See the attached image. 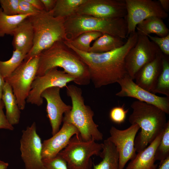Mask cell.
<instances>
[{"label": "cell", "instance_id": "1", "mask_svg": "<svg viewBox=\"0 0 169 169\" xmlns=\"http://www.w3.org/2000/svg\"><path fill=\"white\" fill-rule=\"evenodd\" d=\"M138 34H130L124 44L115 50L104 53H95L79 51L67 41L64 44L75 52L87 65L90 77L95 88L117 83L127 74L125 59L127 54L136 44Z\"/></svg>", "mask_w": 169, "mask_h": 169}, {"label": "cell", "instance_id": "2", "mask_svg": "<svg viewBox=\"0 0 169 169\" xmlns=\"http://www.w3.org/2000/svg\"><path fill=\"white\" fill-rule=\"evenodd\" d=\"M58 67L73 76L74 82L77 84L85 85L90 83L87 65L63 41L56 42L39 55L36 76H42L50 69Z\"/></svg>", "mask_w": 169, "mask_h": 169}, {"label": "cell", "instance_id": "3", "mask_svg": "<svg viewBox=\"0 0 169 169\" xmlns=\"http://www.w3.org/2000/svg\"><path fill=\"white\" fill-rule=\"evenodd\" d=\"M131 107L133 111L129 116V122L131 125L137 124L141 128L134 142L138 152L163 132L167 122L166 114L153 105L138 100L133 101Z\"/></svg>", "mask_w": 169, "mask_h": 169}, {"label": "cell", "instance_id": "4", "mask_svg": "<svg viewBox=\"0 0 169 169\" xmlns=\"http://www.w3.org/2000/svg\"><path fill=\"white\" fill-rule=\"evenodd\" d=\"M33 28V45L24 60L39 55L56 42L64 41L65 19L56 17L51 11L45 10L28 18Z\"/></svg>", "mask_w": 169, "mask_h": 169}, {"label": "cell", "instance_id": "5", "mask_svg": "<svg viewBox=\"0 0 169 169\" xmlns=\"http://www.w3.org/2000/svg\"><path fill=\"white\" fill-rule=\"evenodd\" d=\"M66 40L70 41L81 34L98 32L122 39L127 38V28L124 18L105 19L86 14L75 13L65 18Z\"/></svg>", "mask_w": 169, "mask_h": 169}, {"label": "cell", "instance_id": "6", "mask_svg": "<svg viewBox=\"0 0 169 169\" xmlns=\"http://www.w3.org/2000/svg\"><path fill=\"white\" fill-rule=\"evenodd\" d=\"M66 88L67 95L71 99L72 106L71 110L64 114L63 118L78 129L80 136L83 140H102L103 134L98 129V125L93 120L94 111L84 103L81 89L73 84Z\"/></svg>", "mask_w": 169, "mask_h": 169}, {"label": "cell", "instance_id": "7", "mask_svg": "<svg viewBox=\"0 0 169 169\" xmlns=\"http://www.w3.org/2000/svg\"><path fill=\"white\" fill-rule=\"evenodd\" d=\"M102 147L103 143L94 140L85 141L80 136L75 135L58 154L66 161L69 169H91V156H99Z\"/></svg>", "mask_w": 169, "mask_h": 169}, {"label": "cell", "instance_id": "8", "mask_svg": "<svg viewBox=\"0 0 169 169\" xmlns=\"http://www.w3.org/2000/svg\"><path fill=\"white\" fill-rule=\"evenodd\" d=\"M39 55L26 60L21 64L5 81L11 87L20 110L25 107L32 84L36 76Z\"/></svg>", "mask_w": 169, "mask_h": 169}, {"label": "cell", "instance_id": "9", "mask_svg": "<svg viewBox=\"0 0 169 169\" xmlns=\"http://www.w3.org/2000/svg\"><path fill=\"white\" fill-rule=\"evenodd\" d=\"M138 35L136 44L127 54L125 59L127 74L133 80L138 71L152 61L160 51L147 36Z\"/></svg>", "mask_w": 169, "mask_h": 169}, {"label": "cell", "instance_id": "10", "mask_svg": "<svg viewBox=\"0 0 169 169\" xmlns=\"http://www.w3.org/2000/svg\"><path fill=\"white\" fill-rule=\"evenodd\" d=\"M127 13L124 18L127 28V38L135 32L136 27L140 23L152 16L164 19L168 17V13L161 8L158 1L153 0H125Z\"/></svg>", "mask_w": 169, "mask_h": 169}, {"label": "cell", "instance_id": "11", "mask_svg": "<svg viewBox=\"0 0 169 169\" xmlns=\"http://www.w3.org/2000/svg\"><path fill=\"white\" fill-rule=\"evenodd\" d=\"M20 141L21 158L25 169H43L42 143L33 122L23 130Z\"/></svg>", "mask_w": 169, "mask_h": 169}, {"label": "cell", "instance_id": "12", "mask_svg": "<svg viewBox=\"0 0 169 169\" xmlns=\"http://www.w3.org/2000/svg\"><path fill=\"white\" fill-rule=\"evenodd\" d=\"M74 81L73 76L64 70H58V68H52L43 75L35 77L26 102L40 106L43 103V99L41 95L44 90L54 87L60 89L66 87L68 83Z\"/></svg>", "mask_w": 169, "mask_h": 169}, {"label": "cell", "instance_id": "13", "mask_svg": "<svg viewBox=\"0 0 169 169\" xmlns=\"http://www.w3.org/2000/svg\"><path fill=\"white\" fill-rule=\"evenodd\" d=\"M140 128L137 124H132L123 130L117 129L114 126L111 127L110 136L107 139L114 144L118 152L119 169H124L127 162L136 155L134 142Z\"/></svg>", "mask_w": 169, "mask_h": 169}, {"label": "cell", "instance_id": "14", "mask_svg": "<svg viewBox=\"0 0 169 169\" xmlns=\"http://www.w3.org/2000/svg\"><path fill=\"white\" fill-rule=\"evenodd\" d=\"M76 13L105 19L125 18L126 3L125 0H86Z\"/></svg>", "mask_w": 169, "mask_h": 169}, {"label": "cell", "instance_id": "15", "mask_svg": "<svg viewBox=\"0 0 169 169\" xmlns=\"http://www.w3.org/2000/svg\"><path fill=\"white\" fill-rule=\"evenodd\" d=\"M117 83L121 90L115 95L119 97H130L153 105L166 114H169V97L157 96L140 87L127 74Z\"/></svg>", "mask_w": 169, "mask_h": 169}, {"label": "cell", "instance_id": "16", "mask_svg": "<svg viewBox=\"0 0 169 169\" xmlns=\"http://www.w3.org/2000/svg\"><path fill=\"white\" fill-rule=\"evenodd\" d=\"M60 89L57 87H50L44 90L41 95V97L47 101L46 110L51 127L52 135L60 129L63 115L72 109L71 106L67 105L62 100Z\"/></svg>", "mask_w": 169, "mask_h": 169}, {"label": "cell", "instance_id": "17", "mask_svg": "<svg viewBox=\"0 0 169 169\" xmlns=\"http://www.w3.org/2000/svg\"><path fill=\"white\" fill-rule=\"evenodd\" d=\"M63 125L57 132L42 143V159L55 157L64 148L74 135L79 136L78 129L72 123L63 119Z\"/></svg>", "mask_w": 169, "mask_h": 169}, {"label": "cell", "instance_id": "18", "mask_svg": "<svg viewBox=\"0 0 169 169\" xmlns=\"http://www.w3.org/2000/svg\"><path fill=\"white\" fill-rule=\"evenodd\" d=\"M162 54L160 50L156 58L142 67L135 76L136 84L151 93L162 70Z\"/></svg>", "mask_w": 169, "mask_h": 169}, {"label": "cell", "instance_id": "19", "mask_svg": "<svg viewBox=\"0 0 169 169\" xmlns=\"http://www.w3.org/2000/svg\"><path fill=\"white\" fill-rule=\"evenodd\" d=\"M163 133L157 136L146 148L138 152L134 158L129 163L126 169L156 168L157 165L154 164L155 153Z\"/></svg>", "mask_w": 169, "mask_h": 169}, {"label": "cell", "instance_id": "20", "mask_svg": "<svg viewBox=\"0 0 169 169\" xmlns=\"http://www.w3.org/2000/svg\"><path fill=\"white\" fill-rule=\"evenodd\" d=\"M13 36L14 49L19 50L27 55L33 47L34 38L33 27L28 18L18 25Z\"/></svg>", "mask_w": 169, "mask_h": 169}, {"label": "cell", "instance_id": "21", "mask_svg": "<svg viewBox=\"0 0 169 169\" xmlns=\"http://www.w3.org/2000/svg\"><path fill=\"white\" fill-rule=\"evenodd\" d=\"M5 82L1 100L5 108L6 117L9 122L13 126L19 123L20 110L11 87L7 82Z\"/></svg>", "mask_w": 169, "mask_h": 169}, {"label": "cell", "instance_id": "22", "mask_svg": "<svg viewBox=\"0 0 169 169\" xmlns=\"http://www.w3.org/2000/svg\"><path fill=\"white\" fill-rule=\"evenodd\" d=\"M99 156L102 161L94 164L91 169H119L118 152L114 144L108 139L104 141Z\"/></svg>", "mask_w": 169, "mask_h": 169}, {"label": "cell", "instance_id": "23", "mask_svg": "<svg viewBox=\"0 0 169 169\" xmlns=\"http://www.w3.org/2000/svg\"><path fill=\"white\" fill-rule=\"evenodd\" d=\"M137 33L139 34L147 36L151 33L162 37L169 34V30L162 19L152 16L143 20L136 26Z\"/></svg>", "mask_w": 169, "mask_h": 169}, {"label": "cell", "instance_id": "24", "mask_svg": "<svg viewBox=\"0 0 169 169\" xmlns=\"http://www.w3.org/2000/svg\"><path fill=\"white\" fill-rule=\"evenodd\" d=\"M122 39L108 34H103L91 46L88 52L102 53L119 49L125 44Z\"/></svg>", "mask_w": 169, "mask_h": 169}, {"label": "cell", "instance_id": "25", "mask_svg": "<svg viewBox=\"0 0 169 169\" xmlns=\"http://www.w3.org/2000/svg\"><path fill=\"white\" fill-rule=\"evenodd\" d=\"M30 14L9 15L5 14L0 8V37L6 35H13L18 25L28 17Z\"/></svg>", "mask_w": 169, "mask_h": 169}, {"label": "cell", "instance_id": "26", "mask_svg": "<svg viewBox=\"0 0 169 169\" xmlns=\"http://www.w3.org/2000/svg\"><path fill=\"white\" fill-rule=\"evenodd\" d=\"M86 0H56L54 8L51 11L56 17L64 18L76 13L79 7Z\"/></svg>", "mask_w": 169, "mask_h": 169}, {"label": "cell", "instance_id": "27", "mask_svg": "<svg viewBox=\"0 0 169 169\" xmlns=\"http://www.w3.org/2000/svg\"><path fill=\"white\" fill-rule=\"evenodd\" d=\"M162 69L151 93L161 94L169 97V56L163 54L162 56Z\"/></svg>", "mask_w": 169, "mask_h": 169}, {"label": "cell", "instance_id": "28", "mask_svg": "<svg viewBox=\"0 0 169 169\" xmlns=\"http://www.w3.org/2000/svg\"><path fill=\"white\" fill-rule=\"evenodd\" d=\"M26 54L17 49L13 51L11 57L8 60H0V72L4 79L9 76L21 64Z\"/></svg>", "mask_w": 169, "mask_h": 169}, {"label": "cell", "instance_id": "29", "mask_svg": "<svg viewBox=\"0 0 169 169\" xmlns=\"http://www.w3.org/2000/svg\"><path fill=\"white\" fill-rule=\"evenodd\" d=\"M103 34L98 32H90L83 33L75 39L68 41L74 48L85 52H88L90 44Z\"/></svg>", "mask_w": 169, "mask_h": 169}, {"label": "cell", "instance_id": "30", "mask_svg": "<svg viewBox=\"0 0 169 169\" xmlns=\"http://www.w3.org/2000/svg\"><path fill=\"white\" fill-rule=\"evenodd\" d=\"M169 157V121L166 123L161 138L156 149L155 155L156 161L160 162Z\"/></svg>", "mask_w": 169, "mask_h": 169}, {"label": "cell", "instance_id": "31", "mask_svg": "<svg viewBox=\"0 0 169 169\" xmlns=\"http://www.w3.org/2000/svg\"><path fill=\"white\" fill-rule=\"evenodd\" d=\"M43 169H69L65 160L58 155L53 158L43 160Z\"/></svg>", "mask_w": 169, "mask_h": 169}, {"label": "cell", "instance_id": "32", "mask_svg": "<svg viewBox=\"0 0 169 169\" xmlns=\"http://www.w3.org/2000/svg\"><path fill=\"white\" fill-rule=\"evenodd\" d=\"M124 105L114 107L110 110L109 117L113 122L120 124L125 121L129 109H125Z\"/></svg>", "mask_w": 169, "mask_h": 169}, {"label": "cell", "instance_id": "33", "mask_svg": "<svg viewBox=\"0 0 169 169\" xmlns=\"http://www.w3.org/2000/svg\"><path fill=\"white\" fill-rule=\"evenodd\" d=\"M19 0H0V4L3 12L9 15L18 14Z\"/></svg>", "mask_w": 169, "mask_h": 169}, {"label": "cell", "instance_id": "34", "mask_svg": "<svg viewBox=\"0 0 169 169\" xmlns=\"http://www.w3.org/2000/svg\"><path fill=\"white\" fill-rule=\"evenodd\" d=\"M147 36L156 44L162 53L166 56L169 55V34L162 37L153 36L150 35Z\"/></svg>", "mask_w": 169, "mask_h": 169}, {"label": "cell", "instance_id": "35", "mask_svg": "<svg viewBox=\"0 0 169 169\" xmlns=\"http://www.w3.org/2000/svg\"><path fill=\"white\" fill-rule=\"evenodd\" d=\"M40 11L35 8L26 0H19L18 14L34 15Z\"/></svg>", "mask_w": 169, "mask_h": 169}, {"label": "cell", "instance_id": "36", "mask_svg": "<svg viewBox=\"0 0 169 169\" xmlns=\"http://www.w3.org/2000/svg\"><path fill=\"white\" fill-rule=\"evenodd\" d=\"M4 107L2 100H0V129L13 131L14 130V127L8 121L3 111Z\"/></svg>", "mask_w": 169, "mask_h": 169}, {"label": "cell", "instance_id": "37", "mask_svg": "<svg viewBox=\"0 0 169 169\" xmlns=\"http://www.w3.org/2000/svg\"><path fill=\"white\" fill-rule=\"evenodd\" d=\"M44 7L45 10L50 11L54 8L56 0H40Z\"/></svg>", "mask_w": 169, "mask_h": 169}, {"label": "cell", "instance_id": "38", "mask_svg": "<svg viewBox=\"0 0 169 169\" xmlns=\"http://www.w3.org/2000/svg\"><path fill=\"white\" fill-rule=\"evenodd\" d=\"M35 8L39 11L45 10L44 7L40 0H26Z\"/></svg>", "mask_w": 169, "mask_h": 169}, {"label": "cell", "instance_id": "39", "mask_svg": "<svg viewBox=\"0 0 169 169\" xmlns=\"http://www.w3.org/2000/svg\"><path fill=\"white\" fill-rule=\"evenodd\" d=\"M163 9L166 13L169 10V0H158Z\"/></svg>", "mask_w": 169, "mask_h": 169}, {"label": "cell", "instance_id": "40", "mask_svg": "<svg viewBox=\"0 0 169 169\" xmlns=\"http://www.w3.org/2000/svg\"><path fill=\"white\" fill-rule=\"evenodd\" d=\"M155 169H169V157L160 162L159 167Z\"/></svg>", "mask_w": 169, "mask_h": 169}, {"label": "cell", "instance_id": "41", "mask_svg": "<svg viewBox=\"0 0 169 169\" xmlns=\"http://www.w3.org/2000/svg\"><path fill=\"white\" fill-rule=\"evenodd\" d=\"M5 83L4 78L0 72V100H1L3 91Z\"/></svg>", "mask_w": 169, "mask_h": 169}, {"label": "cell", "instance_id": "42", "mask_svg": "<svg viewBox=\"0 0 169 169\" xmlns=\"http://www.w3.org/2000/svg\"><path fill=\"white\" fill-rule=\"evenodd\" d=\"M8 166V163L0 160V169H7Z\"/></svg>", "mask_w": 169, "mask_h": 169}]
</instances>
